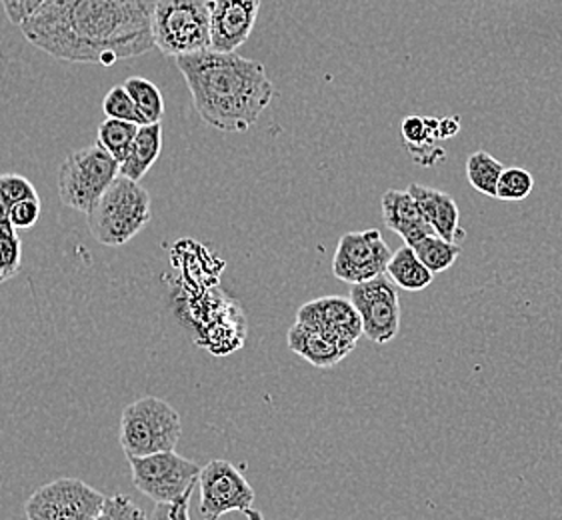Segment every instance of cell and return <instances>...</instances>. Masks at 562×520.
<instances>
[{"instance_id": "1", "label": "cell", "mask_w": 562, "mask_h": 520, "mask_svg": "<svg viewBox=\"0 0 562 520\" xmlns=\"http://www.w3.org/2000/svg\"><path fill=\"white\" fill-rule=\"evenodd\" d=\"M155 9L157 0H46L19 26L50 57L111 67L155 48Z\"/></svg>"}, {"instance_id": "2", "label": "cell", "mask_w": 562, "mask_h": 520, "mask_svg": "<svg viewBox=\"0 0 562 520\" xmlns=\"http://www.w3.org/2000/svg\"><path fill=\"white\" fill-rule=\"evenodd\" d=\"M196 113L223 133H247L274 99L267 68L237 53L201 50L175 58Z\"/></svg>"}, {"instance_id": "3", "label": "cell", "mask_w": 562, "mask_h": 520, "mask_svg": "<svg viewBox=\"0 0 562 520\" xmlns=\"http://www.w3.org/2000/svg\"><path fill=\"white\" fill-rule=\"evenodd\" d=\"M150 194L136 181L119 174L90 208L89 228L104 247H123L150 223Z\"/></svg>"}, {"instance_id": "4", "label": "cell", "mask_w": 562, "mask_h": 520, "mask_svg": "<svg viewBox=\"0 0 562 520\" xmlns=\"http://www.w3.org/2000/svg\"><path fill=\"white\" fill-rule=\"evenodd\" d=\"M180 434V415L162 398L145 396L123 410L119 441L126 456H148L175 451Z\"/></svg>"}, {"instance_id": "5", "label": "cell", "mask_w": 562, "mask_h": 520, "mask_svg": "<svg viewBox=\"0 0 562 520\" xmlns=\"http://www.w3.org/2000/svg\"><path fill=\"white\" fill-rule=\"evenodd\" d=\"M155 48L182 57L211 48V0H157Z\"/></svg>"}, {"instance_id": "6", "label": "cell", "mask_w": 562, "mask_h": 520, "mask_svg": "<svg viewBox=\"0 0 562 520\" xmlns=\"http://www.w3.org/2000/svg\"><path fill=\"white\" fill-rule=\"evenodd\" d=\"M121 174V162L109 150L94 143L77 150L58 170V194L63 204L89 215L102 194Z\"/></svg>"}, {"instance_id": "7", "label": "cell", "mask_w": 562, "mask_h": 520, "mask_svg": "<svg viewBox=\"0 0 562 520\" xmlns=\"http://www.w3.org/2000/svg\"><path fill=\"white\" fill-rule=\"evenodd\" d=\"M133 473V485L155 502H175L199 485V464L180 456L175 451L126 456Z\"/></svg>"}, {"instance_id": "8", "label": "cell", "mask_w": 562, "mask_h": 520, "mask_svg": "<svg viewBox=\"0 0 562 520\" xmlns=\"http://www.w3.org/2000/svg\"><path fill=\"white\" fill-rule=\"evenodd\" d=\"M106 497L79 478H58L36 488L24 505L26 520H94Z\"/></svg>"}, {"instance_id": "9", "label": "cell", "mask_w": 562, "mask_h": 520, "mask_svg": "<svg viewBox=\"0 0 562 520\" xmlns=\"http://www.w3.org/2000/svg\"><path fill=\"white\" fill-rule=\"evenodd\" d=\"M350 303L359 310L367 339L379 344L396 339L401 328V298L389 274L352 284Z\"/></svg>"}, {"instance_id": "10", "label": "cell", "mask_w": 562, "mask_h": 520, "mask_svg": "<svg viewBox=\"0 0 562 520\" xmlns=\"http://www.w3.org/2000/svg\"><path fill=\"white\" fill-rule=\"evenodd\" d=\"M201 488V517L218 520L228 512H247L252 509L255 490L237 466L228 461H211L199 476Z\"/></svg>"}, {"instance_id": "11", "label": "cell", "mask_w": 562, "mask_h": 520, "mask_svg": "<svg viewBox=\"0 0 562 520\" xmlns=\"http://www.w3.org/2000/svg\"><path fill=\"white\" fill-rule=\"evenodd\" d=\"M391 257L393 252L384 242L381 230L371 228L362 233H347L338 240L333 272L342 283H367L386 274Z\"/></svg>"}, {"instance_id": "12", "label": "cell", "mask_w": 562, "mask_h": 520, "mask_svg": "<svg viewBox=\"0 0 562 520\" xmlns=\"http://www.w3.org/2000/svg\"><path fill=\"white\" fill-rule=\"evenodd\" d=\"M296 323L303 327L316 330L333 340L340 351L349 354L360 335H362V320L355 305L340 298V296H326L313 303L301 306Z\"/></svg>"}, {"instance_id": "13", "label": "cell", "mask_w": 562, "mask_h": 520, "mask_svg": "<svg viewBox=\"0 0 562 520\" xmlns=\"http://www.w3.org/2000/svg\"><path fill=\"white\" fill-rule=\"evenodd\" d=\"M260 0H211V48L237 53L252 33Z\"/></svg>"}, {"instance_id": "14", "label": "cell", "mask_w": 562, "mask_h": 520, "mask_svg": "<svg viewBox=\"0 0 562 520\" xmlns=\"http://www.w3.org/2000/svg\"><path fill=\"white\" fill-rule=\"evenodd\" d=\"M408 193L415 196L425 221L439 237L457 245L467 237V233L461 228V211L449 193L423 184H411Z\"/></svg>"}, {"instance_id": "15", "label": "cell", "mask_w": 562, "mask_h": 520, "mask_svg": "<svg viewBox=\"0 0 562 520\" xmlns=\"http://www.w3.org/2000/svg\"><path fill=\"white\" fill-rule=\"evenodd\" d=\"M384 225L405 240V245H416L420 238L437 235L425 221L415 196L406 191H386L381 201Z\"/></svg>"}, {"instance_id": "16", "label": "cell", "mask_w": 562, "mask_h": 520, "mask_svg": "<svg viewBox=\"0 0 562 520\" xmlns=\"http://www.w3.org/2000/svg\"><path fill=\"white\" fill-rule=\"evenodd\" d=\"M289 347L299 357H303L321 369L335 366L347 357L333 340L326 339L325 335L303 327L299 323H294V327L289 330Z\"/></svg>"}, {"instance_id": "17", "label": "cell", "mask_w": 562, "mask_h": 520, "mask_svg": "<svg viewBox=\"0 0 562 520\" xmlns=\"http://www.w3.org/2000/svg\"><path fill=\"white\" fill-rule=\"evenodd\" d=\"M162 150V126L143 125L138 128L131 155L121 165V174L131 181H140L147 174L150 167L157 162Z\"/></svg>"}, {"instance_id": "18", "label": "cell", "mask_w": 562, "mask_h": 520, "mask_svg": "<svg viewBox=\"0 0 562 520\" xmlns=\"http://www.w3.org/2000/svg\"><path fill=\"white\" fill-rule=\"evenodd\" d=\"M386 274L396 286L411 293L425 291L435 281V274L420 262L411 245H403L401 249L393 252L391 262L386 267Z\"/></svg>"}, {"instance_id": "19", "label": "cell", "mask_w": 562, "mask_h": 520, "mask_svg": "<svg viewBox=\"0 0 562 520\" xmlns=\"http://www.w3.org/2000/svg\"><path fill=\"white\" fill-rule=\"evenodd\" d=\"M416 257L432 274L449 271L450 267L461 257V247L439 235H428L413 245Z\"/></svg>"}, {"instance_id": "20", "label": "cell", "mask_w": 562, "mask_h": 520, "mask_svg": "<svg viewBox=\"0 0 562 520\" xmlns=\"http://www.w3.org/2000/svg\"><path fill=\"white\" fill-rule=\"evenodd\" d=\"M503 172H505L503 162L496 160L486 150H476L467 160V179L473 184V189L484 196H495L496 199V189H498V181H501Z\"/></svg>"}, {"instance_id": "21", "label": "cell", "mask_w": 562, "mask_h": 520, "mask_svg": "<svg viewBox=\"0 0 562 520\" xmlns=\"http://www.w3.org/2000/svg\"><path fill=\"white\" fill-rule=\"evenodd\" d=\"M138 128H140V125H136V123L106 118V121L99 126L97 143H99L104 150H109L114 159L123 165L126 157L131 155V148H133V143H135L136 135H138Z\"/></svg>"}, {"instance_id": "22", "label": "cell", "mask_w": 562, "mask_h": 520, "mask_svg": "<svg viewBox=\"0 0 562 520\" xmlns=\"http://www.w3.org/2000/svg\"><path fill=\"white\" fill-rule=\"evenodd\" d=\"M124 87L135 101L136 111H138L143 125L160 123V118L165 114V101H162V94L157 87L150 80L140 79V77H131V79L124 80Z\"/></svg>"}, {"instance_id": "23", "label": "cell", "mask_w": 562, "mask_h": 520, "mask_svg": "<svg viewBox=\"0 0 562 520\" xmlns=\"http://www.w3.org/2000/svg\"><path fill=\"white\" fill-rule=\"evenodd\" d=\"M532 189H535V177L529 170L510 167L505 169L498 181L496 199L506 203H518V201H525L532 193Z\"/></svg>"}, {"instance_id": "24", "label": "cell", "mask_w": 562, "mask_h": 520, "mask_svg": "<svg viewBox=\"0 0 562 520\" xmlns=\"http://www.w3.org/2000/svg\"><path fill=\"white\" fill-rule=\"evenodd\" d=\"M23 262V245L14 230L0 233V284L16 276Z\"/></svg>"}, {"instance_id": "25", "label": "cell", "mask_w": 562, "mask_h": 520, "mask_svg": "<svg viewBox=\"0 0 562 520\" xmlns=\"http://www.w3.org/2000/svg\"><path fill=\"white\" fill-rule=\"evenodd\" d=\"M102 111L106 114V118H116V121H128V123H136L143 126V121L136 111L135 101L133 97L126 91V87H113L111 91L106 92L104 102H102Z\"/></svg>"}, {"instance_id": "26", "label": "cell", "mask_w": 562, "mask_h": 520, "mask_svg": "<svg viewBox=\"0 0 562 520\" xmlns=\"http://www.w3.org/2000/svg\"><path fill=\"white\" fill-rule=\"evenodd\" d=\"M0 196L4 199V203L14 206L26 199H36V189L33 182L24 179L21 174H0Z\"/></svg>"}, {"instance_id": "27", "label": "cell", "mask_w": 562, "mask_h": 520, "mask_svg": "<svg viewBox=\"0 0 562 520\" xmlns=\"http://www.w3.org/2000/svg\"><path fill=\"white\" fill-rule=\"evenodd\" d=\"M94 520H148L143 509H138L135 502L124 495L106 497L99 517Z\"/></svg>"}, {"instance_id": "28", "label": "cell", "mask_w": 562, "mask_h": 520, "mask_svg": "<svg viewBox=\"0 0 562 520\" xmlns=\"http://www.w3.org/2000/svg\"><path fill=\"white\" fill-rule=\"evenodd\" d=\"M41 208H43V204H41L38 196L14 204L11 208L12 225L16 230L19 228H33L41 218Z\"/></svg>"}, {"instance_id": "29", "label": "cell", "mask_w": 562, "mask_h": 520, "mask_svg": "<svg viewBox=\"0 0 562 520\" xmlns=\"http://www.w3.org/2000/svg\"><path fill=\"white\" fill-rule=\"evenodd\" d=\"M192 490L194 488H191L184 497H180L175 502H157L150 520H191L189 507H191Z\"/></svg>"}, {"instance_id": "30", "label": "cell", "mask_w": 562, "mask_h": 520, "mask_svg": "<svg viewBox=\"0 0 562 520\" xmlns=\"http://www.w3.org/2000/svg\"><path fill=\"white\" fill-rule=\"evenodd\" d=\"M46 0H2V7L12 24H21L38 11Z\"/></svg>"}, {"instance_id": "31", "label": "cell", "mask_w": 562, "mask_h": 520, "mask_svg": "<svg viewBox=\"0 0 562 520\" xmlns=\"http://www.w3.org/2000/svg\"><path fill=\"white\" fill-rule=\"evenodd\" d=\"M459 131H461V118H459V116H447V118H440V140H447V138H452V136L459 135Z\"/></svg>"}, {"instance_id": "32", "label": "cell", "mask_w": 562, "mask_h": 520, "mask_svg": "<svg viewBox=\"0 0 562 520\" xmlns=\"http://www.w3.org/2000/svg\"><path fill=\"white\" fill-rule=\"evenodd\" d=\"M245 515H247L248 520H265V517H262V512H259V510L248 509L247 512H245Z\"/></svg>"}]
</instances>
